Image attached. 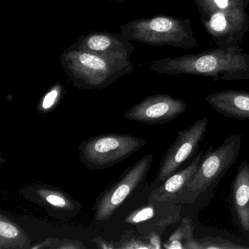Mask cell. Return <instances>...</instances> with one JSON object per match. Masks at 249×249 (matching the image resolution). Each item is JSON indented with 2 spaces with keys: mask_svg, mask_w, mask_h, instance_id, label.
<instances>
[{
  "mask_svg": "<svg viewBox=\"0 0 249 249\" xmlns=\"http://www.w3.org/2000/svg\"><path fill=\"white\" fill-rule=\"evenodd\" d=\"M150 69L161 75H195L217 81L249 80V53L241 48L218 47L193 54L152 61Z\"/></svg>",
  "mask_w": 249,
  "mask_h": 249,
  "instance_id": "6da1fadb",
  "label": "cell"
},
{
  "mask_svg": "<svg viewBox=\"0 0 249 249\" xmlns=\"http://www.w3.org/2000/svg\"><path fill=\"white\" fill-rule=\"evenodd\" d=\"M59 59L72 85L80 89H104L135 71L130 60L101 56L71 46L64 50Z\"/></svg>",
  "mask_w": 249,
  "mask_h": 249,
  "instance_id": "7a4b0ae2",
  "label": "cell"
},
{
  "mask_svg": "<svg viewBox=\"0 0 249 249\" xmlns=\"http://www.w3.org/2000/svg\"><path fill=\"white\" fill-rule=\"evenodd\" d=\"M120 32L129 41L150 46H168L183 49H195L198 46L189 18L158 16L139 18L122 24Z\"/></svg>",
  "mask_w": 249,
  "mask_h": 249,
  "instance_id": "3957f363",
  "label": "cell"
},
{
  "mask_svg": "<svg viewBox=\"0 0 249 249\" xmlns=\"http://www.w3.org/2000/svg\"><path fill=\"white\" fill-rule=\"evenodd\" d=\"M242 141V135H231L217 148L210 146L178 202L193 203L201 194L216 184L235 162Z\"/></svg>",
  "mask_w": 249,
  "mask_h": 249,
  "instance_id": "277c9868",
  "label": "cell"
},
{
  "mask_svg": "<svg viewBox=\"0 0 249 249\" xmlns=\"http://www.w3.org/2000/svg\"><path fill=\"white\" fill-rule=\"evenodd\" d=\"M146 144L142 138L128 134H103L83 141L78 158L88 170H103L122 162Z\"/></svg>",
  "mask_w": 249,
  "mask_h": 249,
  "instance_id": "5b68a950",
  "label": "cell"
},
{
  "mask_svg": "<svg viewBox=\"0 0 249 249\" xmlns=\"http://www.w3.org/2000/svg\"><path fill=\"white\" fill-rule=\"evenodd\" d=\"M154 161V155L147 154L128 167L117 181L103 191L93 207L94 222L104 223L110 220L118 208L135 191L144 184Z\"/></svg>",
  "mask_w": 249,
  "mask_h": 249,
  "instance_id": "8992f818",
  "label": "cell"
},
{
  "mask_svg": "<svg viewBox=\"0 0 249 249\" xmlns=\"http://www.w3.org/2000/svg\"><path fill=\"white\" fill-rule=\"evenodd\" d=\"M208 122V118L204 117L186 129L179 131L177 138L161 160L156 176L157 182H164L176 173L192 156L196 154L205 138Z\"/></svg>",
  "mask_w": 249,
  "mask_h": 249,
  "instance_id": "52a82bcc",
  "label": "cell"
},
{
  "mask_svg": "<svg viewBox=\"0 0 249 249\" xmlns=\"http://www.w3.org/2000/svg\"><path fill=\"white\" fill-rule=\"evenodd\" d=\"M246 8L217 11L201 18L207 33L218 47L237 49L249 31V16Z\"/></svg>",
  "mask_w": 249,
  "mask_h": 249,
  "instance_id": "ba28073f",
  "label": "cell"
},
{
  "mask_svg": "<svg viewBox=\"0 0 249 249\" xmlns=\"http://www.w3.org/2000/svg\"><path fill=\"white\" fill-rule=\"evenodd\" d=\"M19 193L24 199L43 208L51 216L62 221L76 216L82 209L78 201L63 189L52 185L30 183Z\"/></svg>",
  "mask_w": 249,
  "mask_h": 249,
  "instance_id": "9c48e42d",
  "label": "cell"
},
{
  "mask_svg": "<svg viewBox=\"0 0 249 249\" xmlns=\"http://www.w3.org/2000/svg\"><path fill=\"white\" fill-rule=\"evenodd\" d=\"M187 108L183 100L168 94H154L126 110L124 118L147 125L162 124L174 120Z\"/></svg>",
  "mask_w": 249,
  "mask_h": 249,
  "instance_id": "30bf717a",
  "label": "cell"
},
{
  "mask_svg": "<svg viewBox=\"0 0 249 249\" xmlns=\"http://www.w3.org/2000/svg\"><path fill=\"white\" fill-rule=\"evenodd\" d=\"M72 47L101 56L130 60L135 47L122 34L107 32H92L81 36Z\"/></svg>",
  "mask_w": 249,
  "mask_h": 249,
  "instance_id": "8fae6325",
  "label": "cell"
},
{
  "mask_svg": "<svg viewBox=\"0 0 249 249\" xmlns=\"http://www.w3.org/2000/svg\"><path fill=\"white\" fill-rule=\"evenodd\" d=\"M205 152L199 151L189 166L176 172L154 189L148 196V203H167L178 201L183 191L187 187L203 158Z\"/></svg>",
  "mask_w": 249,
  "mask_h": 249,
  "instance_id": "7c38bea8",
  "label": "cell"
},
{
  "mask_svg": "<svg viewBox=\"0 0 249 249\" xmlns=\"http://www.w3.org/2000/svg\"><path fill=\"white\" fill-rule=\"evenodd\" d=\"M205 101L217 113L237 120H249V91L224 90L209 94Z\"/></svg>",
  "mask_w": 249,
  "mask_h": 249,
  "instance_id": "4fadbf2b",
  "label": "cell"
},
{
  "mask_svg": "<svg viewBox=\"0 0 249 249\" xmlns=\"http://www.w3.org/2000/svg\"><path fill=\"white\" fill-rule=\"evenodd\" d=\"M231 198L237 223L249 234V163L246 160L239 166L234 176Z\"/></svg>",
  "mask_w": 249,
  "mask_h": 249,
  "instance_id": "5bb4252c",
  "label": "cell"
},
{
  "mask_svg": "<svg viewBox=\"0 0 249 249\" xmlns=\"http://www.w3.org/2000/svg\"><path fill=\"white\" fill-rule=\"evenodd\" d=\"M32 249L31 240L24 230L3 213H0V249Z\"/></svg>",
  "mask_w": 249,
  "mask_h": 249,
  "instance_id": "9a60e30c",
  "label": "cell"
},
{
  "mask_svg": "<svg viewBox=\"0 0 249 249\" xmlns=\"http://www.w3.org/2000/svg\"><path fill=\"white\" fill-rule=\"evenodd\" d=\"M193 223L186 217L182 220L180 226L176 231L164 242V248L167 249H189L191 243L194 240Z\"/></svg>",
  "mask_w": 249,
  "mask_h": 249,
  "instance_id": "2e32d148",
  "label": "cell"
},
{
  "mask_svg": "<svg viewBox=\"0 0 249 249\" xmlns=\"http://www.w3.org/2000/svg\"><path fill=\"white\" fill-rule=\"evenodd\" d=\"M201 18H207L217 11L235 8H247L249 0H194Z\"/></svg>",
  "mask_w": 249,
  "mask_h": 249,
  "instance_id": "e0dca14e",
  "label": "cell"
},
{
  "mask_svg": "<svg viewBox=\"0 0 249 249\" xmlns=\"http://www.w3.org/2000/svg\"><path fill=\"white\" fill-rule=\"evenodd\" d=\"M66 91L65 87L60 83L53 84L43 96L37 106V113L47 115L52 113L60 103Z\"/></svg>",
  "mask_w": 249,
  "mask_h": 249,
  "instance_id": "ac0fdd59",
  "label": "cell"
},
{
  "mask_svg": "<svg viewBox=\"0 0 249 249\" xmlns=\"http://www.w3.org/2000/svg\"><path fill=\"white\" fill-rule=\"evenodd\" d=\"M249 246L237 244L227 239L218 237H205L195 238L189 249H248Z\"/></svg>",
  "mask_w": 249,
  "mask_h": 249,
  "instance_id": "d6986e66",
  "label": "cell"
},
{
  "mask_svg": "<svg viewBox=\"0 0 249 249\" xmlns=\"http://www.w3.org/2000/svg\"><path fill=\"white\" fill-rule=\"evenodd\" d=\"M154 207H153L152 204H150L149 206L140 208V209L131 213L126 217L124 221L128 224H138V223L143 222L147 220L151 219L152 217H154Z\"/></svg>",
  "mask_w": 249,
  "mask_h": 249,
  "instance_id": "ffe728a7",
  "label": "cell"
},
{
  "mask_svg": "<svg viewBox=\"0 0 249 249\" xmlns=\"http://www.w3.org/2000/svg\"><path fill=\"white\" fill-rule=\"evenodd\" d=\"M111 2H117V3H123L125 0H110Z\"/></svg>",
  "mask_w": 249,
  "mask_h": 249,
  "instance_id": "44dd1931",
  "label": "cell"
}]
</instances>
